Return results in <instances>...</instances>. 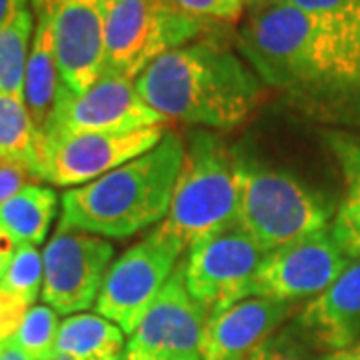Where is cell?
I'll return each instance as SVG.
<instances>
[{"instance_id":"4dcf8cb0","label":"cell","mask_w":360,"mask_h":360,"mask_svg":"<svg viewBox=\"0 0 360 360\" xmlns=\"http://www.w3.org/2000/svg\"><path fill=\"white\" fill-rule=\"evenodd\" d=\"M0 360H28V359H26L25 352L16 347V342H14L13 338H8V340H2V342H0Z\"/></svg>"},{"instance_id":"9a60e30c","label":"cell","mask_w":360,"mask_h":360,"mask_svg":"<svg viewBox=\"0 0 360 360\" xmlns=\"http://www.w3.org/2000/svg\"><path fill=\"white\" fill-rule=\"evenodd\" d=\"M290 312V302L248 296L208 314L202 360H248L269 340Z\"/></svg>"},{"instance_id":"d4e9b609","label":"cell","mask_w":360,"mask_h":360,"mask_svg":"<svg viewBox=\"0 0 360 360\" xmlns=\"http://www.w3.org/2000/svg\"><path fill=\"white\" fill-rule=\"evenodd\" d=\"M302 13L360 34V0H284Z\"/></svg>"},{"instance_id":"ac0fdd59","label":"cell","mask_w":360,"mask_h":360,"mask_svg":"<svg viewBox=\"0 0 360 360\" xmlns=\"http://www.w3.org/2000/svg\"><path fill=\"white\" fill-rule=\"evenodd\" d=\"M326 144L342 172V198L330 232L348 258L360 260V136L328 132Z\"/></svg>"},{"instance_id":"f546056e","label":"cell","mask_w":360,"mask_h":360,"mask_svg":"<svg viewBox=\"0 0 360 360\" xmlns=\"http://www.w3.org/2000/svg\"><path fill=\"white\" fill-rule=\"evenodd\" d=\"M14 250H16V245H14L13 240H11L4 232L0 231V278H2L4 270H6L8 262H11Z\"/></svg>"},{"instance_id":"5bb4252c","label":"cell","mask_w":360,"mask_h":360,"mask_svg":"<svg viewBox=\"0 0 360 360\" xmlns=\"http://www.w3.org/2000/svg\"><path fill=\"white\" fill-rule=\"evenodd\" d=\"M58 80L75 94L89 90L106 68L103 0H52Z\"/></svg>"},{"instance_id":"9c48e42d","label":"cell","mask_w":360,"mask_h":360,"mask_svg":"<svg viewBox=\"0 0 360 360\" xmlns=\"http://www.w3.org/2000/svg\"><path fill=\"white\" fill-rule=\"evenodd\" d=\"M167 122L142 101L132 80L104 70L82 94H75L58 82L51 120L42 134L129 132L165 127Z\"/></svg>"},{"instance_id":"4fadbf2b","label":"cell","mask_w":360,"mask_h":360,"mask_svg":"<svg viewBox=\"0 0 360 360\" xmlns=\"http://www.w3.org/2000/svg\"><path fill=\"white\" fill-rule=\"evenodd\" d=\"M350 258L330 229L310 232L266 252L255 278L252 296L295 302L324 292L347 270Z\"/></svg>"},{"instance_id":"8992f818","label":"cell","mask_w":360,"mask_h":360,"mask_svg":"<svg viewBox=\"0 0 360 360\" xmlns=\"http://www.w3.org/2000/svg\"><path fill=\"white\" fill-rule=\"evenodd\" d=\"M106 68L136 80L162 54L193 42L206 28L170 0H103Z\"/></svg>"},{"instance_id":"7402d4cb","label":"cell","mask_w":360,"mask_h":360,"mask_svg":"<svg viewBox=\"0 0 360 360\" xmlns=\"http://www.w3.org/2000/svg\"><path fill=\"white\" fill-rule=\"evenodd\" d=\"M34 37V16L30 8L0 28V94L25 98V78L30 44Z\"/></svg>"},{"instance_id":"44dd1931","label":"cell","mask_w":360,"mask_h":360,"mask_svg":"<svg viewBox=\"0 0 360 360\" xmlns=\"http://www.w3.org/2000/svg\"><path fill=\"white\" fill-rule=\"evenodd\" d=\"M40 132L32 122L25 98L0 94V160L18 162L34 176Z\"/></svg>"},{"instance_id":"7a4b0ae2","label":"cell","mask_w":360,"mask_h":360,"mask_svg":"<svg viewBox=\"0 0 360 360\" xmlns=\"http://www.w3.org/2000/svg\"><path fill=\"white\" fill-rule=\"evenodd\" d=\"M141 98L167 120L210 129L245 122L262 98V78L220 40H193L162 54L134 80Z\"/></svg>"},{"instance_id":"83f0119b","label":"cell","mask_w":360,"mask_h":360,"mask_svg":"<svg viewBox=\"0 0 360 360\" xmlns=\"http://www.w3.org/2000/svg\"><path fill=\"white\" fill-rule=\"evenodd\" d=\"M30 176L32 172L22 165L0 160V206L11 200L16 193H20L26 184H30Z\"/></svg>"},{"instance_id":"1f68e13d","label":"cell","mask_w":360,"mask_h":360,"mask_svg":"<svg viewBox=\"0 0 360 360\" xmlns=\"http://www.w3.org/2000/svg\"><path fill=\"white\" fill-rule=\"evenodd\" d=\"M326 360H360V342L352 345V347L342 348V350H335L330 352Z\"/></svg>"},{"instance_id":"836d02e7","label":"cell","mask_w":360,"mask_h":360,"mask_svg":"<svg viewBox=\"0 0 360 360\" xmlns=\"http://www.w3.org/2000/svg\"><path fill=\"white\" fill-rule=\"evenodd\" d=\"M270 0H243V4L245 6H248L250 11H255V8H258V6H264V4H269Z\"/></svg>"},{"instance_id":"d6a6232c","label":"cell","mask_w":360,"mask_h":360,"mask_svg":"<svg viewBox=\"0 0 360 360\" xmlns=\"http://www.w3.org/2000/svg\"><path fill=\"white\" fill-rule=\"evenodd\" d=\"M49 360H80V359L72 356V354H68V352H58V350H54Z\"/></svg>"},{"instance_id":"2e32d148","label":"cell","mask_w":360,"mask_h":360,"mask_svg":"<svg viewBox=\"0 0 360 360\" xmlns=\"http://www.w3.org/2000/svg\"><path fill=\"white\" fill-rule=\"evenodd\" d=\"M298 326L330 352L360 342V260H350L335 283L310 300L300 312Z\"/></svg>"},{"instance_id":"52a82bcc","label":"cell","mask_w":360,"mask_h":360,"mask_svg":"<svg viewBox=\"0 0 360 360\" xmlns=\"http://www.w3.org/2000/svg\"><path fill=\"white\" fill-rule=\"evenodd\" d=\"M184 248L160 226L110 264L96 298V312L132 335L174 274Z\"/></svg>"},{"instance_id":"4316f807","label":"cell","mask_w":360,"mask_h":360,"mask_svg":"<svg viewBox=\"0 0 360 360\" xmlns=\"http://www.w3.org/2000/svg\"><path fill=\"white\" fill-rule=\"evenodd\" d=\"M248 360H312V356L300 340L290 333H283L276 338L270 336Z\"/></svg>"},{"instance_id":"7c38bea8","label":"cell","mask_w":360,"mask_h":360,"mask_svg":"<svg viewBox=\"0 0 360 360\" xmlns=\"http://www.w3.org/2000/svg\"><path fill=\"white\" fill-rule=\"evenodd\" d=\"M115 257L112 245L96 234L60 229L42 252V300L58 314H78L96 304Z\"/></svg>"},{"instance_id":"6da1fadb","label":"cell","mask_w":360,"mask_h":360,"mask_svg":"<svg viewBox=\"0 0 360 360\" xmlns=\"http://www.w3.org/2000/svg\"><path fill=\"white\" fill-rule=\"evenodd\" d=\"M238 46L262 82L324 118L360 122V34L270 0L250 13Z\"/></svg>"},{"instance_id":"277c9868","label":"cell","mask_w":360,"mask_h":360,"mask_svg":"<svg viewBox=\"0 0 360 360\" xmlns=\"http://www.w3.org/2000/svg\"><path fill=\"white\" fill-rule=\"evenodd\" d=\"M238 158L219 136L196 132L160 229L184 250L238 224Z\"/></svg>"},{"instance_id":"5b68a950","label":"cell","mask_w":360,"mask_h":360,"mask_svg":"<svg viewBox=\"0 0 360 360\" xmlns=\"http://www.w3.org/2000/svg\"><path fill=\"white\" fill-rule=\"evenodd\" d=\"M238 226L266 252L328 229L330 205L298 180L238 158Z\"/></svg>"},{"instance_id":"ffe728a7","label":"cell","mask_w":360,"mask_h":360,"mask_svg":"<svg viewBox=\"0 0 360 360\" xmlns=\"http://www.w3.org/2000/svg\"><path fill=\"white\" fill-rule=\"evenodd\" d=\"M124 333L101 314H70L60 322L56 348L80 360H120L124 352Z\"/></svg>"},{"instance_id":"3957f363","label":"cell","mask_w":360,"mask_h":360,"mask_svg":"<svg viewBox=\"0 0 360 360\" xmlns=\"http://www.w3.org/2000/svg\"><path fill=\"white\" fill-rule=\"evenodd\" d=\"M186 148L167 132L153 150L63 194L60 229L127 238L167 219Z\"/></svg>"},{"instance_id":"484cf974","label":"cell","mask_w":360,"mask_h":360,"mask_svg":"<svg viewBox=\"0 0 360 360\" xmlns=\"http://www.w3.org/2000/svg\"><path fill=\"white\" fill-rule=\"evenodd\" d=\"M180 13L200 22H236L243 14V0H170Z\"/></svg>"},{"instance_id":"d6986e66","label":"cell","mask_w":360,"mask_h":360,"mask_svg":"<svg viewBox=\"0 0 360 360\" xmlns=\"http://www.w3.org/2000/svg\"><path fill=\"white\" fill-rule=\"evenodd\" d=\"M56 206L58 196L51 186L30 182L0 206V231L16 246H39L49 234Z\"/></svg>"},{"instance_id":"f1b7e54d","label":"cell","mask_w":360,"mask_h":360,"mask_svg":"<svg viewBox=\"0 0 360 360\" xmlns=\"http://www.w3.org/2000/svg\"><path fill=\"white\" fill-rule=\"evenodd\" d=\"M25 8H30L28 0H0V28L8 25L14 16L22 13Z\"/></svg>"},{"instance_id":"e0dca14e","label":"cell","mask_w":360,"mask_h":360,"mask_svg":"<svg viewBox=\"0 0 360 360\" xmlns=\"http://www.w3.org/2000/svg\"><path fill=\"white\" fill-rule=\"evenodd\" d=\"M34 4V37L30 44L25 78V103L32 122L40 134L51 120L56 90L58 66L54 52V26H52V0H32Z\"/></svg>"},{"instance_id":"ba28073f","label":"cell","mask_w":360,"mask_h":360,"mask_svg":"<svg viewBox=\"0 0 360 360\" xmlns=\"http://www.w3.org/2000/svg\"><path fill=\"white\" fill-rule=\"evenodd\" d=\"M165 127L129 132L40 134L34 179L54 186H82L153 150Z\"/></svg>"},{"instance_id":"8fae6325","label":"cell","mask_w":360,"mask_h":360,"mask_svg":"<svg viewBox=\"0 0 360 360\" xmlns=\"http://www.w3.org/2000/svg\"><path fill=\"white\" fill-rule=\"evenodd\" d=\"M208 314L210 310L191 295L180 264L129 336L120 360H202Z\"/></svg>"},{"instance_id":"603a6c76","label":"cell","mask_w":360,"mask_h":360,"mask_svg":"<svg viewBox=\"0 0 360 360\" xmlns=\"http://www.w3.org/2000/svg\"><path fill=\"white\" fill-rule=\"evenodd\" d=\"M44 283V260L42 252L34 245L16 246L8 266L0 278V290L8 292L26 307H34L42 295Z\"/></svg>"},{"instance_id":"30bf717a","label":"cell","mask_w":360,"mask_h":360,"mask_svg":"<svg viewBox=\"0 0 360 360\" xmlns=\"http://www.w3.org/2000/svg\"><path fill=\"white\" fill-rule=\"evenodd\" d=\"M266 250L238 224L208 236L188 250L182 262L191 295L210 312L252 296Z\"/></svg>"},{"instance_id":"cb8c5ba5","label":"cell","mask_w":360,"mask_h":360,"mask_svg":"<svg viewBox=\"0 0 360 360\" xmlns=\"http://www.w3.org/2000/svg\"><path fill=\"white\" fill-rule=\"evenodd\" d=\"M58 328V312L49 304H34L26 310L13 340L28 360H49L56 348Z\"/></svg>"}]
</instances>
